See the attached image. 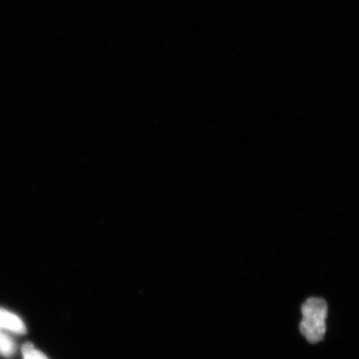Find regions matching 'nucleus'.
<instances>
[{
	"instance_id": "1",
	"label": "nucleus",
	"mask_w": 359,
	"mask_h": 359,
	"mask_svg": "<svg viewBox=\"0 0 359 359\" xmlns=\"http://www.w3.org/2000/svg\"><path fill=\"white\" fill-rule=\"evenodd\" d=\"M299 330L311 344H318L327 332V304L320 297H309L302 306Z\"/></svg>"
},
{
	"instance_id": "2",
	"label": "nucleus",
	"mask_w": 359,
	"mask_h": 359,
	"mask_svg": "<svg viewBox=\"0 0 359 359\" xmlns=\"http://www.w3.org/2000/svg\"><path fill=\"white\" fill-rule=\"evenodd\" d=\"M6 330L16 334H25V323L20 318L6 309L0 308V330Z\"/></svg>"
},
{
	"instance_id": "3",
	"label": "nucleus",
	"mask_w": 359,
	"mask_h": 359,
	"mask_svg": "<svg viewBox=\"0 0 359 359\" xmlns=\"http://www.w3.org/2000/svg\"><path fill=\"white\" fill-rule=\"evenodd\" d=\"M16 351V344L9 335L0 330V355L11 358Z\"/></svg>"
},
{
	"instance_id": "4",
	"label": "nucleus",
	"mask_w": 359,
	"mask_h": 359,
	"mask_svg": "<svg viewBox=\"0 0 359 359\" xmlns=\"http://www.w3.org/2000/svg\"><path fill=\"white\" fill-rule=\"evenodd\" d=\"M22 355L25 359H49L30 342H27L22 346Z\"/></svg>"
}]
</instances>
